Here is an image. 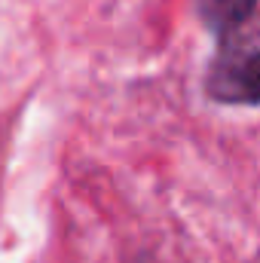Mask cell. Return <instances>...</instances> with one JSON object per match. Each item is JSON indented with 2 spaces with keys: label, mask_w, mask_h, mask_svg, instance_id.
I'll return each mask as SVG.
<instances>
[{
  "label": "cell",
  "mask_w": 260,
  "mask_h": 263,
  "mask_svg": "<svg viewBox=\"0 0 260 263\" xmlns=\"http://www.w3.org/2000/svg\"><path fill=\"white\" fill-rule=\"evenodd\" d=\"M202 25L220 40L260 15V0H196Z\"/></svg>",
  "instance_id": "7a4b0ae2"
},
{
  "label": "cell",
  "mask_w": 260,
  "mask_h": 263,
  "mask_svg": "<svg viewBox=\"0 0 260 263\" xmlns=\"http://www.w3.org/2000/svg\"><path fill=\"white\" fill-rule=\"evenodd\" d=\"M205 92L217 104H260V15L217 40V55L205 70Z\"/></svg>",
  "instance_id": "6da1fadb"
}]
</instances>
